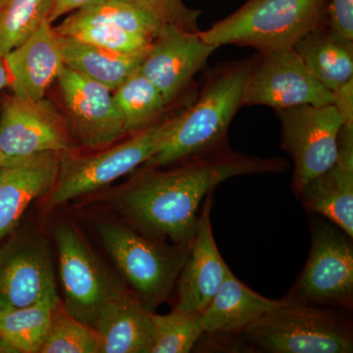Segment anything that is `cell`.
Returning a JSON list of instances; mask_svg holds the SVG:
<instances>
[{"mask_svg": "<svg viewBox=\"0 0 353 353\" xmlns=\"http://www.w3.org/2000/svg\"><path fill=\"white\" fill-rule=\"evenodd\" d=\"M176 168L141 170L114 196V206L139 233L175 245H190L202 202L219 183L238 176L282 173L289 163L229 148L189 158Z\"/></svg>", "mask_w": 353, "mask_h": 353, "instance_id": "obj_1", "label": "cell"}, {"mask_svg": "<svg viewBox=\"0 0 353 353\" xmlns=\"http://www.w3.org/2000/svg\"><path fill=\"white\" fill-rule=\"evenodd\" d=\"M256 58L218 65L206 73L192 104L181 111L170 136L141 170L163 168L227 148L230 124L243 106L248 77Z\"/></svg>", "mask_w": 353, "mask_h": 353, "instance_id": "obj_2", "label": "cell"}, {"mask_svg": "<svg viewBox=\"0 0 353 353\" xmlns=\"http://www.w3.org/2000/svg\"><path fill=\"white\" fill-rule=\"evenodd\" d=\"M329 0H248L199 37L220 46H252L259 52L292 48L309 32L326 26Z\"/></svg>", "mask_w": 353, "mask_h": 353, "instance_id": "obj_3", "label": "cell"}, {"mask_svg": "<svg viewBox=\"0 0 353 353\" xmlns=\"http://www.w3.org/2000/svg\"><path fill=\"white\" fill-rule=\"evenodd\" d=\"M285 299V297H284ZM261 352L352 353V323L321 306L284 303L245 327L239 334Z\"/></svg>", "mask_w": 353, "mask_h": 353, "instance_id": "obj_4", "label": "cell"}, {"mask_svg": "<svg viewBox=\"0 0 353 353\" xmlns=\"http://www.w3.org/2000/svg\"><path fill=\"white\" fill-rule=\"evenodd\" d=\"M99 234L114 262L141 303L153 311L170 296L190 254V245H175L104 221Z\"/></svg>", "mask_w": 353, "mask_h": 353, "instance_id": "obj_5", "label": "cell"}, {"mask_svg": "<svg viewBox=\"0 0 353 353\" xmlns=\"http://www.w3.org/2000/svg\"><path fill=\"white\" fill-rule=\"evenodd\" d=\"M180 113L131 134L103 152L87 157L61 153L57 183L50 192V205H61L136 170L161 148L178 123Z\"/></svg>", "mask_w": 353, "mask_h": 353, "instance_id": "obj_6", "label": "cell"}, {"mask_svg": "<svg viewBox=\"0 0 353 353\" xmlns=\"http://www.w3.org/2000/svg\"><path fill=\"white\" fill-rule=\"evenodd\" d=\"M285 299L305 305L352 309V239L333 223L316 222L307 261Z\"/></svg>", "mask_w": 353, "mask_h": 353, "instance_id": "obj_7", "label": "cell"}, {"mask_svg": "<svg viewBox=\"0 0 353 353\" xmlns=\"http://www.w3.org/2000/svg\"><path fill=\"white\" fill-rule=\"evenodd\" d=\"M277 113L282 148L294 161L292 190L299 196L310 181L336 161L339 136L347 122L334 104L301 105Z\"/></svg>", "mask_w": 353, "mask_h": 353, "instance_id": "obj_8", "label": "cell"}, {"mask_svg": "<svg viewBox=\"0 0 353 353\" xmlns=\"http://www.w3.org/2000/svg\"><path fill=\"white\" fill-rule=\"evenodd\" d=\"M246 80L243 105L276 111L301 105L333 104L334 92L309 71L294 48L262 51Z\"/></svg>", "mask_w": 353, "mask_h": 353, "instance_id": "obj_9", "label": "cell"}, {"mask_svg": "<svg viewBox=\"0 0 353 353\" xmlns=\"http://www.w3.org/2000/svg\"><path fill=\"white\" fill-rule=\"evenodd\" d=\"M68 121L48 99L29 101L7 95L0 105L2 165L43 152L73 150Z\"/></svg>", "mask_w": 353, "mask_h": 353, "instance_id": "obj_10", "label": "cell"}, {"mask_svg": "<svg viewBox=\"0 0 353 353\" xmlns=\"http://www.w3.org/2000/svg\"><path fill=\"white\" fill-rule=\"evenodd\" d=\"M64 308L92 328L97 315L119 282L111 280L74 228L62 224L55 232Z\"/></svg>", "mask_w": 353, "mask_h": 353, "instance_id": "obj_11", "label": "cell"}, {"mask_svg": "<svg viewBox=\"0 0 353 353\" xmlns=\"http://www.w3.org/2000/svg\"><path fill=\"white\" fill-rule=\"evenodd\" d=\"M59 301L48 243L39 236L13 239L0 250V312Z\"/></svg>", "mask_w": 353, "mask_h": 353, "instance_id": "obj_12", "label": "cell"}, {"mask_svg": "<svg viewBox=\"0 0 353 353\" xmlns=\"http://www.w3.org/2000/svg\"><path fill=\"white\" fill-rule=\"evenodd\" d=\"M218 48L205 43L199 32L163 25L150 43L139 72L158 88L169 106L190 87Z\"/></svg>", "mask_w": 353, "mask_h": 353, "instance_id": "obj_13", "label": "cell"}, {"mask_svg": "<svg viewBox=\"0 0 353 353\" xmlns=\"http://www.w3.org/2000/svg\"><path fill=\"white\" fill-rule=\"evenodd\" d=\"M70 129L82 145L108 146L127 136L121 114L109 88L64 66L57 78Z\"/></svg>", "mask_w": 353, "mask_h": 353, "instance_id": "obj_14", "label": "cell"}, {"mask_svg": "<svg viewBox=\"0 0 353 353\" xmlns=\"http://www.w3.org/2000/svg\"><path fill=\"white\" fill-rule=\"evenodd\" d=\"M212 201L211 192L202 202L196 233L178 278L179 299L175 307L178 310L203 312L230 271L213 236L210 217Z\"/></svg>", "mask_w": 353, "mask_h": 353, "instance_id": "obj_15", "label": "cell"}, {"mask_svg": "<svg viewBox=\"0 0 353 353\" xmlns=\"http://www.w3.org/2000/svg\"><path fill=\"white\" fill-rule=\"evenodd\" d=\"M303 208L328 219L353 239V125L339 136L338 157L331 167L297 196Z\"/></svg>", "mask_w": 353, "mask_h": 353, "instance_id": "obj_16", "label": "cell"}, {"mask_svg": "<svg viewBox=\"0 0 353 353\" xmlns=\"http://www.w3.org/2000/svg\"><path fill=\"white\" fill-rule=\"evenodd\" d=\"M60 154L43 152L9 162L0 169V241L19 222L26 209L50 194L57 183Z\"/></svg>", "mask_w": 353, "mask_h": 353, "instance_id": "obj_17", "label": "cell"}, {"mask_svg": "<svg viewBox=\"0 0 353 353\" xmlns=\"http://www.w3.org/2000/svg\"><path fill=\"white\" fill-rule=\"evenodd\" d=\"M4 60L13 94L29 101L44 99L65 66L58 34L48 20L7 53Z\"/></svg>", "mask_w": 353, "mask_h": 353, "instance_id": "obj_18", "label": "cell"}, {"mask_svg": "<svg viewBox=\"0 0 353 353\" xmlns=\"http://www.w3.org/2000/svg\"><path fill=\"white\" fill-rule=\"evenodd\" d=\"M152 313L119 283L102 306L92 327L99 341V353H150Z\"/></svg>", "mask_w": 353, "mask_h": 353, "instance_id": "obj_19", "label": "cell"}, {"mask_svg": "<svg viewBox=\"0 0 353 353\" xmlns=\"http://www.w3.org/2000/svg\"><path fill=\"white\" fill-rule=\"evenodd\" d=\"M285 299H268L241 283L230 270L212 301L202 312L204 334L233 336L269 311L284 303Z\"/></svg>", "mask_w": 353, "mask_h": 353, "instance_id": "obj_20", "label": "cell"}, {"mask_svg": "<svg viewBox=\"0 0 353 353\" xmlns=\"http://www.w3.org/2000/svg\"><path fill=\"white\" fill-rule=\"evenodd\" d=\"M58 41L65 66L101 83L111 92L139 71L150 48L136 53H120L70 37L58 34Z\"/></svg>", "mask_w": 353, "mask_h": 353, "instance_id": "obj_21", "label": "cell"}, {"mask_svg": "<svg viewBox=\"0 0 353 353\" xmlns=\"http://www.w3.org/2000/svg\"><path fill=\"white\" fill-rule=\"evenodd\" d=\"M292 48L312 75L331 92L353 79V43L336 38L326 26L309 32Z\"/></svg>", "mask_w": 353, "mask_h": 353, "instance_id": "obj_22", "label": "cell"}, {"mask_svg": "<svg viewBox=\"0 0 353 353\" xmlns=\"http://www.w3.org/2000/svg\"><path fill=\"white\" fill-rule=\"evenodd\" d=\"M113 99L130 136L164 119L168 108L161 92L139 70L114 90Z\"/></svg>", "mask_w": 353, "mask_h": 353, "instance_id": "obj_23", "label": "cell"}, {"mask_svg": "<svg viewBox=\"0 0 353 353\" xmlns=\"http://www.w3.org/2000/svg\"><path fill=\"white\" fill-rule=\"evenodd\" d=\"M59 303L60 301L46 299L27 307L0 312V336L14 352H39Z\"/></svg>", "mask_w": 353, "mask_h": 353, "instance_id": "obj_24", "label": "cell"}, {"mask_svg": "<svg viewBox=\"0 0 353 353\" xmlns=\"http://www.w3.org/2000/svg\"><path fill=\"white\" fill-rule=\"evenodd\" d=\"M72 22H99L153 41L163 23L137 0H101L67 18Z\"/></svg>", "mask_w": 353, "mask_h": 353, "instance_id": "obj_25", "label": "cell"}, {"mask_svg": "<svg viewBox=\"0 0 353 353\" xmlns=\"http://www.w3.org/2000/svg\"><path fill=\"white\" fill-rule=\"evenodd\" d=\"M53 0H4L0 4V55L6 57L48 19Z\"/></svg>", "mask_w": 353, "mask_h": 353, "instance_id": "obj_26", "label": "cell"}, {"mask_svg": "<svg viewBox=\"0 0 353 353\" xmlns=\"http://www.w3.org/2000/svg\"><path fill=\"white\" fill-rule=\"evenodd\" d=\"M153 345L150 353L192 352L204 334L202 313L174 309L169 314L152 313Z\"/></svg>", "mask_w": 353, "mask_h": 353, "instance_id": "obj_27", "label": "cell"}, {"mask_svg": "<svg viewBox=\"0 0 353 353\" xmlns=\"http://www.w3.org/2000/svg\"><path fill=\"white\" fill-rule=\"evenodd\" d=\"M57 34L70 37L105 50L120 53H136L148 50L152 41L99 22H72L65 19L54 28Z\"/></svg>", "mask_w": 353, "mask_h": 353, "instance_id": "obj_28", "label": "cell"}, {"mask_svg": "<svg viewBox=\"0 0 353 353\" xmlns=\"http://www.w3.org/2000/svg\"><path fill=\"white\" fill-rule=\"evenodd\" d=\"M41 353H99L94 330L79 321L58 304Z\"/></svg>", "mask_w": 353, "mask_h": 353, "instance_id": "obj_29", "label": "cell"}, {"mask_svg": "<svg viewBox=\"0 0 353 353\" xmlns=\"http://www.w3.org/2000/svg\"><path fill=\"white\" fill-rule=\"evenodd\" d=\"M150 9L164 25H172L185 31L199 32L197 19L201 12L183 3V0H137Z\"/></svg>", "mask_w": 353, "mask_h": 353, "instance_id": "obj_30", "label": "cell"}, {"mask_svg": "<svg viewBox=\"0 0 353 353\" xmlns=\"http://www.w3.org/2000/svg\"><path fill=\"white\" fill-rule=\"evenodd\" d=\"M326 27L336 38L353 43V0H329Z\"/></svg>", "mask_w": 353, "mask_h": 353, "instance_id": "obj_31", "label": "cell"}, {"mask_svg": "<svg viewBox=\"0 0 353 353\" xmlns=\"http://www.w3.org/2000/svg\"><path fill=\"white\" fill-rule=\"evenodd\" d=\"M333 104L348 125H353V79L334 92Z\"/></svg>", "mask_w": 353, "mask_h": 353, "instance_id": "obj_32", "label": "cell"}, {"mask_svg": "<svg viewBox=\"0 0 353 353\" xmlns=\"http://www.w3.org/2000/svg\"><path fill=\"white\" fill-rule=\"evenodd\" d=\"M101 0H53L52 8L48 16V22L52 24L64 14L77 11L83 7L90 6Z\"/></svg>", "mask_w": 353, "mask_h": 353, "instance_id": "obj_33", "label": "cell"}, {"mask_svg": "<svg viewBox=\"0 0 353 353\" xmlns=\"http://www.w3.org/2000/svg\"><path fill=\"white\" fill-rule=\"evenodd\" d=\"M10 85L9 81L8 71H7L6 60L4 57L0 55V90H3Z\"/></svg>", "mask_w": 353, "mask_h": 353, "instance_id": "obj_34", "label": "cell"}, {"mask_svg": "<svg viewBox=\"0 0 353 353\" xmlns=\"http://www.w3.org/2000/svg\"><path fill=\"white\" fill-rule=\"evenodd\" d=\"M0 169H1V159H0Z\"/></svg>", "mask_w": 353, "mask_h": 353, "instance_id": "obj_35", "label": "cell"}, {"mask_svg": "<svg viewBox=\"0 0 353 353\" xmlns=\"http://www.w3.org/2000/svg\"><path fill=\"white\" fill-rule=\"evenodd\" d=\"M3 1H4V0H0V4H1L2 2H3Z\"/></svg>", "mask_w": 353, "mask_h": 353, "instance_id": "obj_36", "label": "cell"}]
</instances>
